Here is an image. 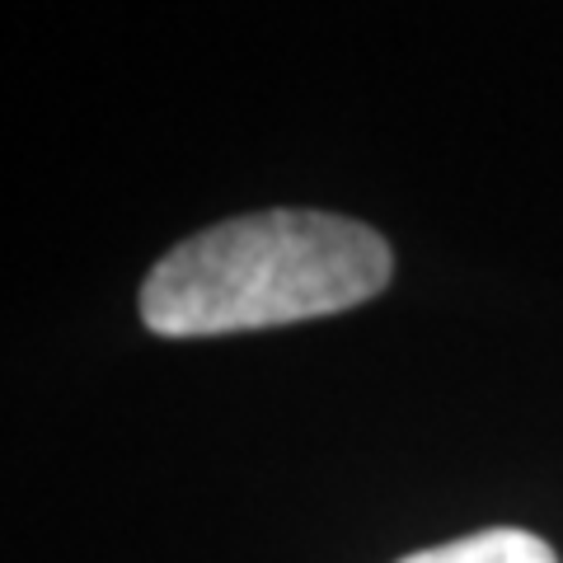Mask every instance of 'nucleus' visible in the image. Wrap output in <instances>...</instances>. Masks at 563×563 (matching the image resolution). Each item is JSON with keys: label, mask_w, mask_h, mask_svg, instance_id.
<instances>
[{"label": "nucleus", "mask_w": 563, "mask_h": 563, "mask_svg": "<svg viewBox=\"0 0 563 563\" xmlns=\"http://www.w3.org/2000/svg\"><path fill=\"white\" fill-rule=\"evenodd\" d=\"M399 563H559V559L540 536L517 531V526H493V531H474L461 540L432 544V550H418Z\"/></svg>", "instance_id": "2"}, {"label": "nucleus", "mask_w": 563, "mask_h": 563, "mask_svg": "<svg viewBox=\"0 0 563 563\" xmlns=\"http://www.w3.org/2000/svg\"><path fill=\"white\" fill-rule=\"evenodd\" d=\"M395 254L380 231L333 211H254L188 235L141 282V324L161 339L301 324L385 291Z\"/></svg>", "instance_id": "1"}]
</instances>
